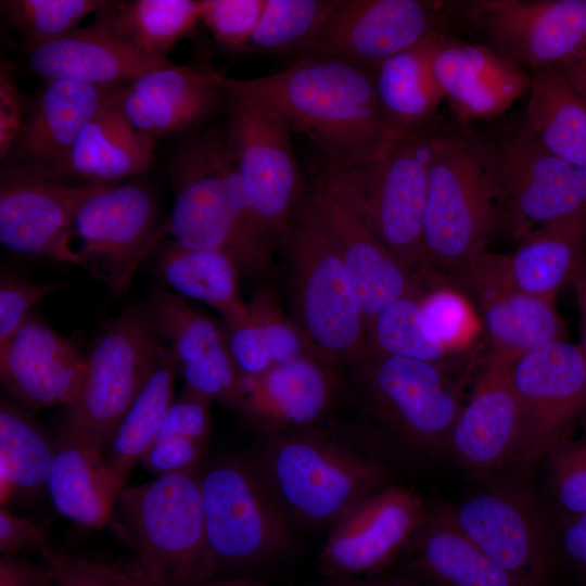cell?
<instances>
[{
	"instance_id": "obj_46",
	"label": "cell",
	"mask_w": 586,
	"mask_h": 586,
	"mask_svg": "<svg viewBox=\"0 0 586 586\" xmlns=\"http://www.w3.org/2000/svg\"><path fill=\"white\" fill-rule=\"evenodd\" d=\"M75 281L33 283L2 273L0 280V344L31 316L33 307L46 296Z\"/></svg>"
},
{
	"instance_id": "obj_37",
	"label": "cell",
	"mask_w": 586,
	"mask_h": 586,
	"mask_svg": "<svg viewBox=\"0 0 586 586\" xmlns=\"http://www.w3.org/2000/svg\"><path fill=\"white\" fill-rule=\"evenodd\" d=\"M199 22L200 4L193 0L106 1L93 21L142 54L165 61Z\"/></svg>"
},
{
	"instance_id": "obj_11",
	"label": "cell",
	"mask_w": 586,
	"mask_h": 586,
	"mask_svg": "<svg viewBox=\"0 0 586 586\" xmlns=\"http://www.w3.org/2000/svg\"><path fill=\"white\" fill-rule=\"evenodd\" d=\"M226 91V136L253 216L280 246L307 190L292 129L269 105L234 89Z\"/></svg>"
},
{
	"instance_id": "obj_56",
	"label": "cell",
	"mask_w": 586,
	"mask_h": 586,
	"mask_svg": "<svg viewBox=\"0 0 586 586\" xmlns=\"http://www.w3.org/2000/svg\"><path fill=\"white\" fill-rule=\"evenodd\" d=\"M574 286L576 303L581 318L582 343L579 344L586 357V262L584 260L581 268L572 280Z\"/></svg>"
},
{
	"instance_id": "obj_48",
	"label": "cell",
	"mask_w": 586,
	"mask_h": 586,
	"mask_svg": "<svg viewBox=\"0 0 586 586\" xmlns=\"http://www.w3.org/2000/svg\"><path fill=\"white\" fill-rule=\"evenodd\" d=\"M208 444L189 438L174 437L155 441L141 463L155 477L180 474L200 469Z\"/></svg>"
},
{
	"instance_id": "obj_36",
	"label": "cell",
	"mask_w": 586,
	"mask_h": 586,
	"mask_svg": "<svg viewBox=\"0 0 586 586\" xmlns=\"http://www.w3.org/2000/svg\"><path fill=\"white\" fill-rule=\"evenodd\" d=\"M54 438L17 403L0 404V502L30 501L48 493Z\"/></svg>"
},
{
	"instance_id": "obj_3",
	"label": "cell",
	"mask_w": 586,
	"mask_h": 586,
	"mask_svg": "<svg viewBox=\"0 0 586 586\" xmlns=\"http://www.w3.org/2000/svg\"><path fill=\"white\" fill-rule=\"evenodd\" d=\"M169 169L174 203L162 234L187 249L228 254L245 277L264 275L280 245L253 216L226 128L213 126L187 138Z\"/></svg>"
},
{
	"instance_id": "obj_12",
	"label": "cell",
	"mask_w": 586,
	"mask_h": 586,
	"mask_svg": "<svg viewBox=\"0 0 586 586\" xmlns=\"http://www.w3.org/2000/svg\"><path fill=\"white\" fill-rule=\"evenodd\" d=\"M500 227L518 239L546 222L586 208V168L546 149L521 120L492 144Z\"/></svg>"
},
{
	"instance_id": "obj_50",
	"label": "cell",
	"mask_w": 586,
	"mask_h": 586,
	"mask_svg": "<svg viewBox=\"0 0 586 586\" xmlns=\"http://www.w3.org/2000/svg\"><path fill=\"white\" fill-rule=\"evenodd\" d=\"M49 538L47 526L12 512L8 507L0 508L1 555L41 552L50 547Z\"/></svg>"
},
{
	"instance_id": "obj_41",
	"label": "cell",
	"mask_w": 586,
	"mask_h": 586,
	"mask_svg": "<svg viewBox=\"0 0 586 586\" xmlns=\"http://www.w3.org/2000/svg\"><path fill=\"white\" fill-rule=\"evenodd\" d=\"M420 296H406L385 307L367 328L371 348L399 357L447 362L454 358L430 336L422 318Z\"/></svg>"
},
{
	"instance_id": "obj_33",
	"label": "cell",
	"mask_w": 586,
	"mask_h": 586,
	"mask_svg": "<svg viewBox=\"0 0 586 586\" xmlns=\"http://www.w3.org/2000/svg\"><path fill=\"white\" fill-rule=\"evenodd\" d=\"M445 34H433L374 66L382 112L397 135L423 130L437 122L444 100L433 58Z\"/></svg>"
},
{
	"instance_id": "obj_30",
	"label": "cell",
	"mask_w": 586,
	"mask_h": 586,
	"mask_svg": "<svg viewBox=\"0 0 586 586\" xmlns=\"http://www.w3.org/2000/svg\"><path fill=\"white\" fill-rule=\"evenodd\" d=\"M585 256L586 208L533 229L513 253L491 252L493 265L505 283L549 300L572 282Z\"/></svg>"
},
{
	"instance_id": "obj_43",
	"label": "cell",
	"mask_w": 586,
	"mask_h": 586,
	"mask_svg": "<svg viewBox=\"0 0 586 586\" xmlns=\"http://www.w3.org/2000/svg\"><path fill=\"white\" fill-rule=\"evenodd\" d=\"M102 0H4L1 12L20 33L28 49L59 39L79 28L80 22L97 13Z\"/></svg>"
},
{
	"instance_id": "obj_29",
	"label": "cell",
	"mask_w": 586,
	"mask_h": 586,
	"mask_svg": "<svg viewBox=\"0 0 586 586\" xmlns=\"http://www.w3.org/2000/svg\"><path fill=\"white\" fill-rule=\"evenodd\" d=\"M171 64L149 58L95 23L28 49V65L46 80L63 79L118 88Z\"/></svg>"
},
{
	"instance_id": "obj_1",
	"label": "cell",
	"mask_w": 586,
	"mask_h": 586,
	"mask_svg": "<svg viewBox=\"0 0 586 586\" xmlns=\"http://www.w3.org/2000/svg\"><path fill=\"white\" fill-rule=\"evenodd\" d=\"M372 429L331 419L320 425L257 435L246 451L292 525L330 527L390 485Z\"/></svg>"
},
{
	"instance_id": "obj_59",
	"label": "cell",
	"mask_w": 586,
	"mask_h": 586,
	"mask_svg": "<svg viewBox=\"0 0 586 586\" xmlns=\"http://www.w3.org/2000/svg\"><path fill=\"white\" fill-rule=\"evenodd\" d=\"M393 586H417V585L406 576L404 578L396 577V581L393 584Z\"/></svg>"
},
{
	"instance_id": "obj_55",
	"label": "cell",
	"mask_w": 586,
	"mask_h": 586,
	"mask_svg": "<svg viewBox=\"0 0 586 586\" xmlns=\"http://www.w3.org/2000/svg\"><path fill=\"white\" fill-rule=\"evenodd\" d=\"M106 572L115 586H151L137 563L105 564Z\"/></svg>"
},
{
	"instance_id": "obj_32",
	"label": "cell",
	"mask_w": 586,
	"mask_h": 586,
	"mask_svg": "<svg viewBox=\"0 0 586 586\" xmlns=\"http://www.w3.org/2000/svg\"><path fill=\"white\" fill-rule=\"evenodd\" d=\"M155 151L154 139L137 130L109 98L80 132L61 177L77 183L116 184L149 170Z\"/></svg>"
},
{
	"instance_id": "obj_51",
	"label": "cell",
	"mask_w": 586,
	"mask_h": 586,
	"mask_svg": "<svg viewBox=\"0 0 586 586\" xmlns=\"http://www.w3.org/2000/svg\"><path fill=\"white\" fill-rule=\"evenodd\" d=\"M27 112L11 64L0 69V158L10 153Z\"/></svg>"
},
{
	"instance_id": "obj_57",
	"label": "cell",
	"mask_w": 586,
	"mask_h": 586,
	"mask_svg": "<svg viewBox=\"0 0 586 586\" xmlns=\"http://www.w3.org/2000/svg\"><path fill=\"white\" fill-rule=\"evenodd\" d=\"M195 586H267L266 584L246 576L215 577Z\"/></svg>"
},
{
	"instance_id": "obj_61",
	"label": "cell",
	"mask_w": 586,
	"mask_h": 586,
	"mask_svg": "<svg viewBox=\"0 0 586 586\" xmlns=\"http://www.w3.org/2000/svg\"><path fill=\"white\" fill-rule=\"evenodd\" d=\"M56 585V584H55Z\"/></svg>"
},
{
	"instance_id": "obj_13",
	"label": "cell",
	"mask_w": 586,
	"mask_h": 586,
	"mask_svg": "<svg viewBox=\"0 0 586 586\" xmlns=\"http://www.w3.org/2000/svg\"><path fill=\"white\" fill-rule=\"evenodd\" d=\"M458 9L459 2L343 0L293 61L332 58L374 67L433 34L454 36Z\"/></svg>"
},
{
	"instance_id": "obj_2",
	"label": "cell",
	"mask_w": 586,
	"mask_h": 586,
	"mask_svg": "<svg viewBox=\"0 0 586 586\" xmlns=\"http://www.w3.org/2000/svg\"><path fill=\"white\" fill-rule=\"evenodd\" d=\"M221 84L266 103L292 131L306 136L319 151L323 169L369 163L397 136L380 106L372 66L306 58L257 78L224 74Z\"/></svg>"
},
{
	"instance_id": "obj_53",
	"label": "cell",
	"mask_w": 586,
	"mask_h": 586,
	"mask_svg": "<svg viewBox=\"0 0 586 586\" xmlns=\"http://www.w3.org/2000/svg\"><path fill=\"white\" fill-rule=\"evenodd\" d=\"M561 543L566 556L586 569V513L569 517L562 531Z\"/></svg>"
},
{
	"instance_id": "obj_14",
	"label": "cell",
	"mask_w": 586,
	"mask_h": 586,
	"mask_svg": "<svg viewBox=\"0 0 586 586\" xmlns=\"http://www.w3.org/2000/svg\"><path fill=\"white\" fill-rule=\"evenodd\" d=\"M461 26L528 73L560 64L586 46V0L460 2Z\"/></svg>"
},
{
	"instance_id": "obj_20",
	"label": "cell",
	"mask_w": 586,
	"mask_h": 586,
	"mask_svg": "<svg viewBox=\"0 0 586 586\" xmlns=\"http://www.w3.org/2000/svg\"><path fill=\"white\" fill-rule=\"evenodd\" d=\"M444 278L476 309L489 341V355L514 362L542 344L565 339V326L553 300L509 286L496 272L487 251Z\"/></svg>"
},
{
	"instance_id": "obj_4",
	"label": "cell",
	"mask_w": 586,
	"mask_h": 586,
	"mask_svg": "<svg viewBox=\"0 0 586 586\" xmlns=\"http://www.w3.org/2000/svg\"><path fill=\"white\" fill-rule=\"evenodd\" d=\"M500 228L492 143L467 126L438 124L432 140L424 245L434 277H445L486 251Z\"/></svg>"
},
{
	"instance_id": "obj_22",
	"label": "cell",
	"mask_w": 586,
	"mask_h": 586,
	"mask_svg": "<svg viewBox=\"0 0 586 586\" xmlns=\"http://www.w3.org/2000/svg\"><path fill=\"white\" fill-rule=\"evenodd\" d=\"M222 76L215 69L169 64L118 87L110 102L137 130L155 140L211 117L226 98Z\"/></svg>"
},
{
	"instance_id": "obj_9",
	"label": "cell",
	"mask_w": 586,
	"mask_h": 586,
	"mask_svg": "<svg viewBox=\"0 0 586 586\" xmlns=\"http://www.w3.org/2000/svg\"><path fill=\"white\" fill-rule=\"evenodd\" d=\"M214 578L276 560L293 544L292 525L245 453H227L200 468Z\"/></svg>"
},
{
	"instance_id": "obj_58",
	"label": "cell",
	"mask_w": 586,
	"mask_h": 586,
	"mask_svg": "<svg viewBox=\"0 0 586 586\" xmlns=\"http://www.w3.org/2000/svg\"><path fill=\"white\" fill-rule=\"evenodd\" d=\"M396 577L371 581H356L355 578H341L327 586H393Z\"/></svg>"
},
{
	"instance_id": "obj_35",
	"label": "cell",
	"mask_w": 586,
	"mask_h": 586,
	"mask_svg": "<svg viewBox=\"0 0 586 586\" xmlns=\"http://www.w3.org/2000/svg\"><path fill=\"white\" fill-rule=\"evenodd\" d=\"M522 119L550 152L586 168V100L558 64L530 72Z\"/></svg>"
},
{
	"instance_id": "obj_31",
	"label": "cell",
	"mask_w": 586,
	"mask_h": 586,
	"mask_svg": "<svg viewBox=\"0 0 586 586\" xmlns=\"http://www.w3.org/2000/svg\"><path fill=\"white\" fill-rule=\"evenodd\" d=\"M122 489L99 447L56 429L48 494L59 513L82 526L102 528Z\"/></svg>"
},
{
	"instance_id": "obj_39",
	"label": "cell",
	"mask_w": 586,
	"mask_h": 586,
	"mask_svg": "<svg viewBox=\"0 0 586 586\" xmlns=\"http://www.w3.org/2000/svg\"><path fill=\"white\" fill-rule=\"evenodd\" d=\"M149 316L179 369L206 362L230 351L227 327L195 310L187 298L173 291L163 288L154 291Z\"/></svg>"
},
{
	"instance_id": "obj_10",
	"label": "cell",
	"mask_w": 586,
	"mask_h": 586,
	"mask_svg": "<svg viewBox=\"0 0 586 586\" xmlns=\"http://www.w3.org/2000/svg\"><path fill=\"white\" fill-rule=\"evenodd\" d=\"M149 315L130 309L113 320L87 354L86 374L56 429L75 433L102 453L165 351Z\"/></svg>"
},
{
	"instance_id": "obj_28",
	"label": "cell",
	"mask_w": 586,
	"mask_h": 586,
	"mask_svg": "<svg viewBox=\"0 0 586 586\" xmlns=\"http://www.w3.org/2000/svg\"><path fill=\"white\" fill-rule=\"evenodd\" d=\"M417 586H534L494 562L459 526L453 508H426L404 553Z\"/></svg>"
},
{
	"instance_id": "obj_27",
	"label": "cell",
	"mask_w": 586,
	"mask_h": 586,
	"mask_svg": "<svg viewBox=\"0 0 586 586\" xmlns=\"http://www.w3.org/2000/svg\"><path fill=\"white\" fill-rule=\"evenodd\" d=\"M115 89L73 80H46L27 106L21 131L3 165L62 178L80 132Z\"/></svg>"
},
{
	"instance_id": "obj_60",
	"label": "cell",
	"mask_w": 586,
	"mask_h": 586,
	"mask_svg": "<svg viewBox=\"0 0 586 586\" xmlns=\"http://www.w3.org/2000/svg\"><path fill=\"white\" fill-rule=\"evenodd\" d=\"M585 262H586V256H585Z\"/></svg>"
},
{
	"instance_id": "obj_15",
	"label": "cell",
	"mask_w": 586,
	"mask_h": 586,
	"mask_svg": "<svg viewBox=\"0 0 586 586\" xmlns=\"http://www.w3.org/2000/svg\"><path fill=\"white\" fill-rule=\"evenodd\" d=\"M157 204L139 182L104 186L78 208L72 246L79 266L112 293L126 288L143 256L161 239Z\"/></svg>"
},
{
	"instance_id": "obj_42",
	"label": "cell",
	"mask_w": 586,
	"mask_h": 586,
	"mask_svg": "<svg viewBox=\"0 0 586 586\" xmlns=\"http://www.w3.org/2000/svg\"><path fill=\"white\" fill-rule=\"evenodd\" d=\"M420 307L430 336L449 357L455 358L476 340L482 327L476 309L445 278L424 291Z\"/></svg>"
},
{
	"instance_id": "obj_17",
	"label": "cell",
	"mask_w": 586,
	"mask_h": 586,
	"mask_svg": "<svg viewBox=\"0 0 586 586\" xmlns=\"http://www.w3.org/2000/svg\"><path fill=\"white\" fill-rule=\"evenodd\" d=\"M411 488L390 484L329 527L319 565L329 577L371 575L404 555L425 512Z\"/></svg>"
},
{
	"instance_id": "obj_16",
	"label": "cell",
	"mask_w": 586,
	"mask_h": 586,
	"mask_svg": "<svg viewBox=\"0 0 586 586\" xmlns=\"http://www.w3.org/2000/svg\"><path fill=\"white\" fill-rule=\"evenodd\" d=\"M104 186L77 183L22 166L0 174V242L8 250L79 265L72 226L81 204Z\"/></svg>"
},
{
	"instance_id": "obj_54",
	"label": "cell",
	"mask_w": 586,
	"mask_h": 586,
	"mask_svg": "<svg viewBox=\"0 0 586 586\" xmlns=\"http://www.w3.org/2000/svg\"><path fill=\"white\" fill-rule=\"evenodd\" d=\"M558 65L577 92L586 100V46Z\"/></svg>"
},
{
	"instance_id": "obj_25",
	"label": "cell",
	"mask_w": 586,
	"mask_h": 586,
	"mask_svg": "<svg viewBox=\"0 0 586 586\" xmlns=\"http://www.w3.org/2000/svg\"><path fill=\"white\" fill-rule=\"evenodd\" d=\"M330 230L362 315L366 333L385 307L420 296L430 285L397 258L340 196L315 182Z\"/></svg>"
},
{
	"instance_id": "obj_6",
	"label": "cell",
	"mask_w": 586,
	"mask_h": 586,
	"mask_svg": "<svg viewBox=\"0 0 586 586\" xmlns=\"http://www.w3.org/2000/svg\"><path fill=\"white\" fill-rule=\"evenodd\" d=\"M107 526L133 551L151 586H195L214 578L200 469L125 486Z\"/></svg>"
},
{
	"instance_id": "obj_40",
	"label": "cell",
	"mask_w": 586,
	"mask_h": 586,
	"mask_svg": "<svg viewBox=\"0 0 586 586\" xmlns=\"http://www.w3.org/2000/svg\"><path fill=\"white\" fill-rule=\"evenodd\" d=\"M343 0H266L245 48L293 61L319 34Z\"/></svg>"
},
{
	"instance_id": "obj_49",
	"label": "cell",
	"mask_w": 586,
	"mask_h": 586,
	"mask_svg": "<svg viewBox=\"0 0 586 586\" xmlns=\"http://www.w3.org/2000/svg\"><path fill=\"white\" fill-rule=\"evenodd\" d=\"M40 553L56 586H115L103 563L74 558L51 547Z\"/></svg>"
},
{
	"instance_id": "obj_8",
	"label": "cell",
	"mask_w": 586,
	"mask_h": 586,
	"mask_svg": "<svg viewBox=\"0 0 586 586\" xmlns=\"http://www.w3.org/2000/svg\"><path fill=\"white\" fill-rule=\"evenodd\" d=\"M451 364L388 355L367 345L349 367L358 398L380 440L428 458L447 451L464 405Z\"/></svg>"
},
{
	"instance_id": "obj_52",
	"label": "cell",
	"mask_w": 586,
	"mask_h": 586,
	"mask_svg": "<svg viewBox=\"0 0 586 586\" xmlns=\"http://www.w3.org/2000/svg\"><path fill=\"white\" fill-rule=\"evenodd\" d=\"M0 586H56L43 563L37 564L15 555L0 557Z\"/></svg>"
},
{
	"instance_id": "obj_24",
	"label": "cell",
	"mask_w": 586,
	"mask_h": 586,
	"mask_svg": "<svg viewBox=\"0 0 586 586\" xmlns=\"http://www.w3.org/2000/svg\"><path fill=\"white\" fill-rule=\"evenodd\" d=\"M335 393L329 366L306 355L277 364L258 377L241 379L235 411L258 435L304 430L330 420Z\"/></svg>"
},
{
	"instance_id": "obj_18",
	"label": "cell",
	"mask_w": 586,
	"mask_h": 586,
	"mask_svg": "<svg viewBox=\"0 0 586 586\" xmlns=\"http://www.w3.org/2000/svg\"><path fill=\"white\" fill-rule=\"evenodd\" d=\"M462 531L500 568L547 586L552 565L546 522L530 495L511 486L479 491L451 507Z\"/></svg>"
},
{
	"instance_id": "obj_19",
	"label": "cell",
	"mask_w": 586,
	"mask_h": 586,
	"mask_svg": "<svg viewBox=\"0 0 586 586\" xmlns=\"http://www.w3.org/2000/svg\"><path fill=\"white\" fill-rule=\"evenodd\" d=\"M510 377L524 412L528 463L564 441L566 430L586 416V357L579 345L555 340L520 356Z\"/></svg>"
},
{
	"instance_id": "obj_21",
	"label": "cell",
	"mask_w": 586,
	"mask_h": 586,
	"mask_svg": "<svg viewBox=\"0 0 586 586\" xmlns=\"http://www.w3.org/2000/svg\"><path fill=\"white\" fill-rule=\"evenodd\" d=\"M512 364L488 355L484 371L453 426L447 451L468 469L489 471L525 462L526 424L510 377Z\"/></svg>"
},
{
	"instance_id": "obj_44",
	"label": "cell",
	"mask_w": 586,
	"mask_h": 586,
	"mask_svg": "<svg viewBox=\"0 0 586 586\" xmlns=\"http://www.w3.org/2000/svg\"><path fill=\"white\" fill-rule=\"evenodd\" d=\"M266 0H201L200 22L224 48L245 50Z\"/></svg>"
},
{
	"instance_id": "obj_47",
	"label": "cell",
	"mask_w": 586,
	"mask_h": 586,
	"mask_svg": "<svg viewBox=\"0 0 586 586\" xmlns=\"http://www.w3.org/2000/svg\"><path fill=\"white\" fill-rule=\"evenodd\" d=\"M212 403L211 398L184 387L169 406L155 441L182 437L208 444Z\"/></svg>"
},
{
	"instance_id": "obj_26",
	"label": "cell",
	"mask_w": 586,
	"mask_h": 586,
	"mask_svg": "<svg viewBox=\"0 0 586 586\" xmlns=\"http://www.w3.org/2000/svg\"><path fill=\"white\" fill-rule=\"evenodd\" d=\"M444 100L461 126L493 119L530 89V73L477 41L444 36L433 58Z\"/></svg>"
},
{
	"instance_id": "obj_7",
	"label": "cell",
	"mask_w": 586,
	"mask_h": 586,
	"mask_svg": "<svg viewBox=\"0 0 586 586\" xmlns=\"http://www.w3.org/2000/svg\"><path fill=\"white\" fill-rule=\"evenodd\" d=\"M397 135L373 161L322 169L315 182L344 200L377 238L411 271L431 283L424 217L432 140L438 126Z\"/></svg>"
},
{
	"instance_id": "obj_45",
	"label": "cell",
	"mask_w": 586,
	"mask_h": 586,
	"mask_svg": "<svg viewBox=\"0 0 586 586\" xmlns=\"http://www.w3.org/2000/svg\"><path fill=\"white\" fill-rule=\"evenodd\" d=\"M548 455L557 504L569 517L586 513V438L564 440Z\"/></svg>"
},
{
	"instance_id": "obj_34",
	"label": "cell",
	"mask_w": 586,
	"mask_h": 586,
	"mask_svg": "<svg viewBox=\"0 0 586 586\" xmlns=\"http://www.w3.org/2000/svg\"><path fill=\"white\" fill-rule=\"evenodd\" d=\"M154 269L173 292L215 309L228 330L249 319V306L240 292L241 275L228 254L187 249L170 240L160 251Z\"/></svg>"
},
{
	"instance_id": "obj_23",
	"label": "cell",
	"mask_w": 586,
	"mask_h": 586,
	"mask_svg": "<svg viewBox=\"0 0 586 586\" xmlns=\"http://www.w3.org/2000/svg\"><path fill=\"white\" fill-rule=\"evenodd\" d=\"M87 355L40 318L31 316L0 344V379L26 409L67 406L80 391Z\"/></svg>"
},
{
	"instance_id": "obj_5",
	"label": "cell",
	"mask_w": 586,
	"mask_h": 586,
	"mask_svg": "<svg viewBox=\"0 0 586 586\" xmlns=\"http://www.w3.org/2000/svg\"><path fill=\"white\" fill-rule=\"evenodd\" d=\"M281 247L293 320L322 362L354 364L367 349L365 321L314 187Z\"/></svg>"
},
{
	"instance_id": "obj_38",
	"label": "cell",
	"mask_w": 586,
	"mask_h": 586,
	"mask_svg": "<svg viewBox=\"0 0 586 586\" xmlns=\"http://www.w3.org/2000/svg\"><path fill=\"white\" fill-rule=\"evenodd\" d=\"M178 362L168 347L128 409L109 447L105 463L122 488L131 469L153 444L174 400Z\"/></svg>"
}]
</instances>
